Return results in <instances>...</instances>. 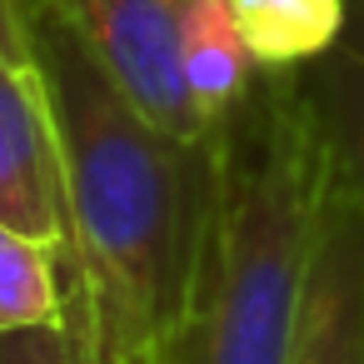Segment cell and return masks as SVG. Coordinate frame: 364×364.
<instances>
[{
  "label": "cell",
  "instance_id": "6da1fadb",
  "mask_svg": "<svg viewBox=\"0 0 364 364\" xmlns=\"http://www.w3.org/2000/svg\"><path fill=\"white\" fill-rule=\"evenodd\" d=\"M36 75L65 170V304L85 364H165L215 210V130L155 125L41 0Z\"/></svg>",
  "mask_w": 364,
  "mask_h": 364
},
{
  "label": "cell",
  "instance_id": "7a4b0ae2",
  "mask_svg": "<svg viewBox=\"0 0 364 364\" xmlns=\"http://www.w3.org/2000/svg\"><path fill=\"white\" fill-rule=\"evenodd\" d=\"M324 180L299 70H255L215 125V210L165 364H289Z\"/></svg>",
  "mask_w": 364,
  "mask_h": 364
},
{
  "label": "cell",
  "instance_id": "3957f363",
  "mask_svg": "<svg viewBox=\"0 0 364 364\" xmlns=\"http://www.w3.org/2000/svg\"><path fill=\"white\" fill-rule=\"evenodd\" d=\"M80 31L115 85L165 130L205 140L215 125L200 115L180 75V21L190 0H50Z\"/></svg>",
  "mask_w": 364,
  "mask_h": 364
},
{
  "label": "cell",
  "instance_id": "277c9868",
  "mask_svg": "<svg viewBox=\"0 0 364 364\" xmlns=\"http://www.w3.org/2000/svg\"><path fill=\"white\" fill-rule=\"evenodd\" d=\"M289 364H364V200L329 170Z\"/></svg>",
  "mask_w": 364,
  "mask_h": 364
},
{
  "label": "cell",
  "instance_id": "5b68a950",
  "mask_svg": "<svg viewBox=\"0 0 364 364\" xmlns=\"http://www.w3.org/2000/svg\"><path fill=\"white\" fill-rule=\"evenodd\" d=\"M0 220L60 250L65 264V170L50 100L36 70L0 65Z\"/></svg>",
  "mask_w": 364,
  "mask_h": 364
},
{
  "label": "cell",
  "instance_id": "8992f818",
  "mask_svg": "<svg viewBox=\"0 0 364 364\" xmlns=\"http://www.w3.org/2000/svg\"><path fill=\"white\" fill-rule=\"evenodd\" d=\"M329 170L364 200V0H344L339 41L299 70Z\"/></svg>",
  "mask_w": 364,
  "mask_h": 364
},
{
  "label": "cell",
  "instance_id": "52a82bcc",
  "mask_svg": "<svg viewBox=\"0 0 364 364\" xmlns=\"http://www.w3.org/2000/svg\"><path fill=\"white\" fill-rule=\"evenodd\" d=\"M255 55L245 46L235 0H190L180 21V75L210 125H220L255 80Z\"/></svg>",
  "mask_w": 364,
  "mask_h": 364
},
{
  "label": "cell",
  "instance_id": "ba28073f",
  "mask_svg": "<svg viewBox=\"0 0 364 364\" xmlns=\"http://www.w3.org/2000/svg\"><path fill=\"white\" fill-rule=\"evenodd\" d=\"M259 70H304L344 31V0H235Z\"/></svg>",
  "mask_w": 364,
  "mask_h": 364
},
{
  "label": "cell",
  "instance_id": "9c48e42d",
  "mask_svg": "<svg viewBox=\"0 0 364 364\" xmlns=\"http://www.w3.org/2000/svg\"><path fill=\"white\" fill-rule=\"evenodd\" d=\"M65 264L60 250L0 220V334L65 324Z\"/></svg>",
  "mask_w": 364,
  "mask_h": 364
},
{
  "label": "cell",
  "instance_id": "30bf717a",
  "mask_svg": "<svg viewBox=\"0 0 364 364\" xmlns=\"http://www.w3.org/2000/svg\"><path fill=\"white\" fill-rule=\"evenodd\" d=\"M0 364H85V354H80V339L65 319V324L0 334Z\"/></svg>",
  "mask_w": 364,
  "mask_h": 364
},
{
  "label": "cell",
  "instance_id": "8fae6325",
  "mask_svg": "<svg viewBox=\"0 0 364 364\" xmlns=\"http://www.w3.org/2000/svg\"><path fill=\"white\" fill-rule=\"evenodd\" d=\"M36 11L41 0H0V65L36 70Z\"/></svg>",
  "mask_w": 364,
  "mask_h": 364
}]
</instances>
